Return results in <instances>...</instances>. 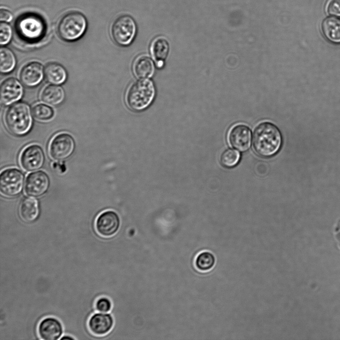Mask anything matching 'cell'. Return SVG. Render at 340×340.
I'll use <instances>...</instances> for the list:
<instances>
[{"mask_svg": "<svg viewBox=\"0 0 340 340\" xmlns=\"http://www.w3.org/2000/svg\"><path fill=\"white\" fill-rule=\"evenodd\" d=\"M44 75L46 80L55 85L63 83L67 78L65 69L57 63H50L46 65L44 69Z\"/></svg>", "mask_w": 340, "mask_h": 340, "instance_id": "cell-21", "label": "cell"}, {"mask_svg": "<svg viewBox=\"0 0 340 340\" xmlns=\"http://www.w3.org/2000/svg\"><path fill=\"white\" fill-rule=\"evenodd\" d=\"M216 258L213 252L205 250L200 252L195 260V265L198 270L208 272L213 269L216 265Z\"/></svg>", "mask_w": 340, "mask_h": 340, "instance_id": "cell-23", "label": "cell"}, {"mask_svg": "<svg viewBox=\"0 0 340 340\" xmlns=\"http://www.w3.org/2000/svg\"><path fill=\"white\" fill-rule=\"evenodd\" d=\"M137 27L135 20L129 15L118 17L113 22L111 34L114 41L120 46L128 45L133 40Z\"/></svg>", "mask_w": 340, "mask_h": 340, "instance_id": "cell-6", "label": "cell"}, {"mask_svg": "<svg viewBox=\"0 0 340 340\" xmlns=\"http://www.w3.org/2000/svg\"><path fill=\"white\" fill-rule=\"evenodd\" d=\"M13 18V16L11 12L5 9L1 8L0 10V20L3 22H10Z\"/></svg>", "mask_w": 340, "mask_h": 340, "instance_id": "cell-30", "label": "cell"}, {"mask_svg": "<svg viewBox=\"0 0 340 340\" xmlns=\"http://www.w3.org/2000/svg\"><path fill=\"white\" fill-rule=\"evenodd\" d=\"M49 184V178L45 172L42 171H35L27 176L25 191L30 196L40 197L48 190Z\"/></svg>", "mask_w": 340, "mask_h": 340, "instance_id": "cell-12", "label": "cell"}, {"mask_svg": "<svg viewBox=\"0 0 340 340\" xmlns=\"http://www.w3.org/2000/svg\"><path fill=\"white\" fill-rule=\"evenodd\" d=\"M40 340H58L64 335V327L61 321L54 316L44 318L38 326Z\"/></svg>", "mask_w": 340, "mask_h": 340, "instance_id": "cell-10", "label": "cell"}, {"mask_svg": "<svg viewBox=\"0 0 340 340\" xmlns=\"http://www.w3.org/2000/svg\"><path fill=\"white\" fill-rule=\"evenodd\" d=\"M327 10L332 15L340 16V0H331L328 3Z\"/></svg>", "mask_w": 340, "mask_h": 340, "instance_id": "cell-29", "label": "cell"}, {"mask_svg": "<svg viewBox=\"0 0 340 340\" xmlns=\"http://www.w3.org/2000/svg\"><path fill=\"white\" fill-rule=\"evenodd\" d=\"M32 113L36 119L45 120L50 119L53 116V111L46 105L38 104L33 107Z\"/></svg>", "mask_w": 340, "mask_h": 340, "instance_id": "cell-26", "label": "cell"}, {"mask_svg": "<svg viewBox=\"0 0 340 340\" xmlns=\"http://www.w3.org/2000/svg\"><path fill=\"white\" fill-rule=\"evenodd\" d=\"M114 324V318L110 312H96L90 317L88 322L90 332L99 338L109 333Z\"/></svg>", "mask_w": 340, "mask_h": 340, "instance_id": "cell-13", "label": "cell"}, {"mask_svg": "<svg viewBox=\"0 0 340 340\" xmlns=\"http://www.w3.org/2000/svg\"><path fill=\"white\" fill-rule=\"evenodd\" d=\"M24 175L19 169L9 168L3 170L0 175V190L5 196L13 197L22 191Z\"/></svg>", "mask_w": 340, "mask_h": 340, "instance_id": "cell-7", "label": "cell"}, {"mask_svg": "<svg viewBox=\"0 0 340 340\" xmlns=\"http://www.w3.org/2000/svg\"><path fill=\"white\" fill-rule=\"evenodd\" d=\"M65 98L63 88L57 85H50L46 86L41 94V99L45 103L56 106L62 102Z\"/></svg>", "mask_w": 340, "mask_h": 340, "instance_id": "cell-22", "label": "cell"}, {"mask_svg": "<svg viewBox=\"0 0 340 340\" xmlns=\"http://www.w3.org/2000/svg\"><path fill=\"white\" fill-rule=\"evenodd\" d=\"M282 137L278 128L272 123L259 124L253 133V145L256 153L263 157L276 154L282 145Z\"/></svg>", "mask_w": 340, "mask_h": 340, "instance_id": "cell-1", "label": "cell"}, {"mask_svg": "<svg viewBox=\"0 0 340 340\" xmlns=\"http://www.w3.org/2000/svg\"><path fill=\"white\" fill-rule=\"evenodd\" d=\"M95 308L96 312L109 313L113 308V302L109 297L102 296L96 301Z\"/></svg>", "mask_w": 340, "mask_h": 340, "instance_id": "cell-27", "label": "cell"}, {"mask_svg": "<svg viewBox=\"0 0 340 340\" xmlns=\"http://www.w3.org/2000/svg\"><path fill=\"white\" fill-rule=\"evenodd\" d=\"M120 220L114 211L108 210L102 213L97 218L95 227L97 233L105 237L115 235L119 230Z\"/></svg>", "mask_w": 340, "mask_h": 340, "instance_id": "cell-9", "label": "cell"}, {"mask_svg": "<svg viewBox=\"0 0 340 340\" xmlns=\"http://www.w3.org/2000/svg\"><path fill=\"white\" fill-rule=\"evenodd\" d=\"M75 145L74 140L71 135L66 133H59L51 140L49 153L54 159L64 160L73 154Z\"/></svg>", "mask_w": 340, "mask_h": 340, "instance_id": "cell-8", "label": "cell"}, {"mask_svg": "<svg viewBox=\"0 0 340 340\" xmlns=\"http://www.w3.org/2000/svg\"><path fill=\"white\" fill-rule=\"evenodd\" d=\"M169 44L167 39L163 37L156 38L152 42L151 46V54L156 61L157 66H163L169 52Z\"/></svg>", "mask_w": 340, "mask_h": 340, "instance_id": "cell-18", "label": "cell"}, {"mask_svg": "<svg viewBox=\"0 0 340 340\" xmlns=\"http://www.w3.org/2000/svg\"><path fill=\"white\" fill-rule=\"evenodd\" d=\"M75 340L74 338L68 335H63V336L60 338V340Z\"/></svg>", "mask_w": 340, "mask_h": 340, "instance_id": "cell-31", "label": "cell"}, {"mask_svg": "<svg viewBox=\"0 0 340 340\" xmlns=\"http://www.w3.org/2000/svg\"><path fill=\"white\" fill-rule=\"evenodd\" d=\"M0 58L1 73H9L14 68L16 65V59L13 53L10 49L7 47H1Z\"/></svg>", "mask_w": 340, "mask_h": 340, "instance_id": "cell-24", "label": "cell"}, {"mask_svg": "<svg viewBox=\"0 0 340 340\" xmlns=\"http://www.w3.org/2000/svg\"><path fill=\"white\" fill-rule=\"evenodd\" d=\"M322 30L325 36L329 41L340 43V19L330 16L325 18L322 24Z\"/></svg>", "mask_w": 340, "mask_h": 340, "instance_id": "cell-19", "label": "cell"}, {"mask_svg": "<svg viewBox=\"0 0 340 340\" xmlns=\"http://www.w3.org/2000/svg\"><path fill=\"white\" fill-rule=\"evenodd\" d=\"M240 159V154L238 151L233 149H227L222 154L220 161L224 167L231 168L238 163Z\"/></svg>", "mask_w": 340, "mask_h": 340, "instance_id": "cell-25", "label": "cell"}, {"mask_svg": "<svg viewBox=\"0 0 340 340\" xmlns=\"http://www.w3.org/2000/svg\"><path fill=\"white\" fill-rule=\"evenodd\" d=\"M251 138L250 129L243 124L234 126L230 130L228 135L230 144L240 151H245L249 149Z\"/></svg>", "mask_w": 340, "mask_h": 340, "instance_id": "cell-15", "label": "cell"}, {"mask_svg": "<svg viewBox=\"0 0 340 340\" xmlns=\"http://www.w3.org/2000/svg\"><path fill=\"white\" fill-rule=\"evenodd\" d=\"M23 92L22 86L18 80L14 78H7L0 86V102L4 106L12 104L21 98Z\"/></svg>", "mask_w": 340, "mask_h": 340, "instance_id": "cell-14", "label": "cell"}, {"mask_svg": "<svg viewBox=\"0 0 340 340\" xmlns=\"http://www.w3.org/2000/svg\"><path fill=\"white\" fill-rule=\"evenodd\" d=\"M12 36V28L6 22H1L0 24V44L1 45L7 44Z\"/></svg>", "mask_w": 340, "mask_h": 340, "instance_id": "cell-28", "label": "cell"}, {"mask_svg": "<svg viewBox=\"0 0 340 340\" xmlns=\"http://www.w3.org/2000/svg\"><path fill=\"white\" fill-rule=\"evenodd\" d=\"M44 153L42 149L36 144L26 147L22 151L20 163L22 167L31 172L39 169L44 164Z\"/></svg>", "mask_w": 340, "mask_h": 340, "instance_id": "cell-11", "label": "cell"}, {"mask_svg": "<svg viewBox=\"0 0 340 340\" xmlns=\"http://www.w3.org/2000/svg\"><path fill=\"white\" fill-rule=\"evenodd\" d=\"M43 68L37 62H32L25 65L21 69L20 78L22 84L29 87L37 86L43 78Z\"/></svg>", "mask_w": 340, "mask_h": 340, "instance_id": "cell-16", "label": "cell"}, {"mask_svg": "<svg viewBox=\"0 0 340 340\" xmlns=\"http://www.w3.org/2000/svg\"><path fill=\"white\" fill-rule=\"evenodd\" d=\"M18 35L23 39L35 41L43 35L45 25L43 19L33 13H26L20 16L15 23Z\"/></svg>", "mask_w": 340, "mask_h": 340, "instance_id": "cell-5", "label": "cell"}, {"mask_svg": "<svg viewBox=\"0 0 340 340\" xmlns=\"http://www.w3.org/2000/svg\"><path fill=\"white\" fill-rule=\"evenodd\" d=\"M87 26V19L81 13L69 12L60 20L57 32L60 37L67 41H75L84 33Z\"/></svg>", "mask_w": 340, "mask_h": 340, "instance_id": "cell-4", "label": "cell"}, {"mask_svg": "<svg viewBox=\"0 0 340 340\" xmlns=\"http://www.w3.org/2000/svg\"><path fill=\"white\" fill-rule=\"evenodd\" d=\"M155 94L153 82L141 79L133 82L128 88L125 96L127 106L134 111H142L152 102Z\"/></svg>", "mask_w": 340, "mask_h": 340, "instance_id": "cell-3", "label": "cell"}, {"mask_svg": "<svg viewBox=\"0 0 340 340\" xmlns=\"http://www.w3.org/2000/svg\"><path fill=\"white\" fill-rule=\"evenodd\" d=\"M135 75L140 79L151 77L154 72V66L152 60L146 55L138 57L133 65Z\"/></svg>", "mask_w": 340, "mask_h": 340, "instance_id": "cell-20", "label": "cell"}, {"mask_svg": "<svg viewBox=\"0 0 340 340\" xmlns=\"http://www.w3.org/2000/svg\"><path fill=\"white\" fill-rule=\"evenodd\" d=\"M39 214V205L36 199L26 197L22 200L19 206V215L25 223H33L38 218Z\"/></svg>", "mask_w": 340, "mask_h": 340, "instance_id": "cell-17", "label": "cell"}, {"mask_svg": "<svg viewBox=\"0 0 340 340\" xmlns=\"http://www.w3.org/2000/svg\"><path fill=\"white\" fill-rule=\"evenodd\" d=\"M5 123L7 129L12 134L21 136L26 134L32 124L29 106L23 102L12 105L5 113Z\"/></svg>", "mask_w": 340, "mask_h": 340, "instance_id": "cell-2", "label": "cell"}]
</instances>
